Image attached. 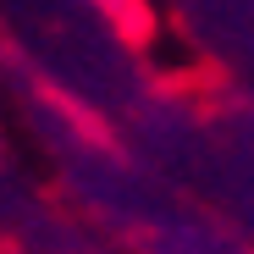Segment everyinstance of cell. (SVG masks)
Listing matches in <instances>:
<instances>
[{
    "label": "cell",
    "instance_id": "6da1fadb",
    "mask_svg": "<svg viewBox=\"0 0 254 254\" xmlns=\"http://www.w3.org/2000/svg\"><path fill=\"white\" fill-rule=\"evenodd\" d=\"M94 6H122V0H94Z\"/></svg>",
    "mask_w": 254,
    "mask_h": 254
}]
</instances>
